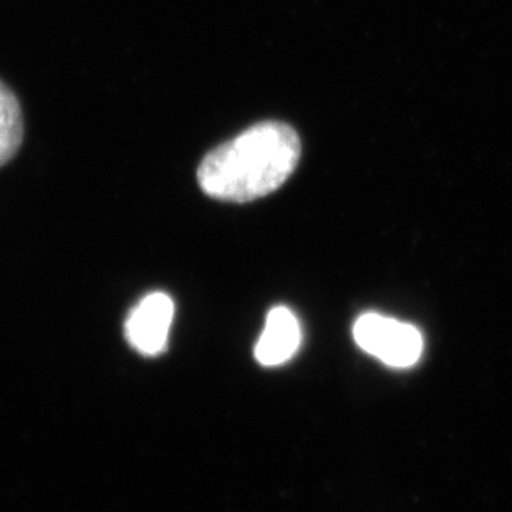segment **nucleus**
<instances>
[{"label":"nucleus","instance_id":"nucleus-1","mask_svg":"<svg viewBox=\"0 0 512 512\" xmlns=\"http://www.w3.org/2000/svg\"><path fill=\"white\" fill-rule=\"evenodd\" d=\"M300 138L282 121H262L209 151L196 178L209 198L251 203L281 188L299 165Z\"/></svg>","mask_w":512,"mask_h":512},{"label":"nucleus","instance_id":"nucleus-2","mask_svg":"<svg viewBox=\"0 0 512 512\" xmlns=\"http://www.w3.org/2000/svg\"><path fill=\"white\" fill-rule=\"evenodd\" d=\"M353 337L363 352L390 367H413L423 352L420 330L380 314H363L355 322Z\"/></svg>","mask_w":512,"mask_h":512},{"label":"nucleus","instance_id":"nucleus-3","mask_svg":"<svg viewBox=\"0 0 512 512\" xmlns=\"http://www.w3.org/2000/svg\"><path fill=\"white\" fill-rule=\"evenodd\" d=\"M174 319L170 295L153 292L131 310L125 324L126 340L141 355H158L165 350Z\"/></svg>","mask_w":512,"mask_h":512},{"label":"nucleus","instance_id":"nucleus-4","mask_svg":"<svg viewBox=\"0 0 512 512\" xmlns=\"http://www.w3.org/2000/svg\"><path fill=\"white\" fill-rule=\"evenodd\" d=\"M300 342L302 332L294 312L287 307H276L267 315L254 355L262 367H279L294 357Z\"/></svg>","mask_w":512,"mask_h":512},{"label":"nucleus","instance_id":"nucleus-5","mask_svg":"<svg viewBox=\"0 0 512 512\" xmlns=\"http://www.w3.org/2000/svg\"><path fill=\"white\" fill-rule=\"evenodd\" d=\"M24 140V118L19 100L0 82V166L7 165Z\"/></svg>","mask_w":512,"mask_h":512}]
</instances>
